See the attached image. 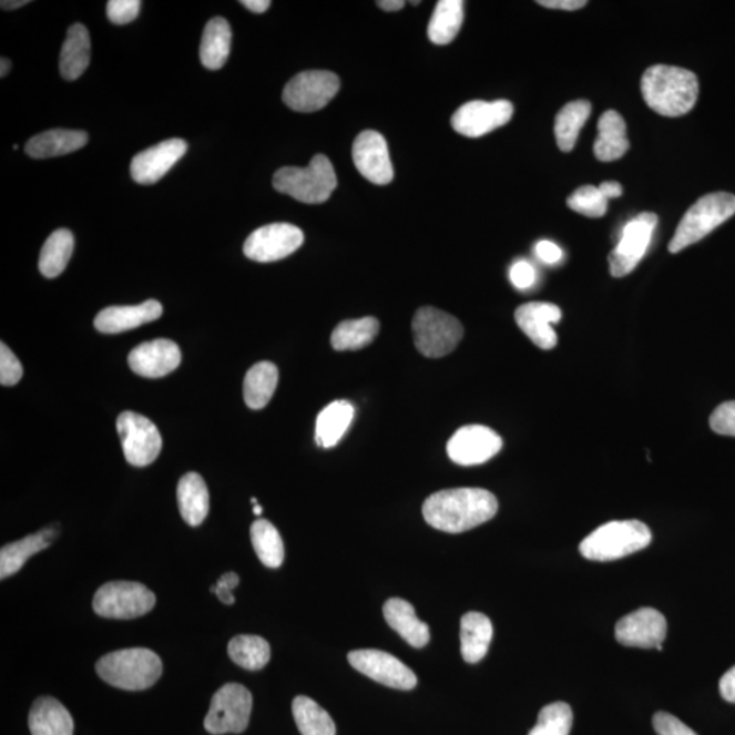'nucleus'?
Segmentation results:
<instances>
[{
	"label": "nucleus",
	"mask_w": 735,
	"mask_h": 735,
	"mask_svg": "<svg viewBox=\"0 0 735 735\" xmlns=\"http://www.w3.org/2000/svg\"><path fill=\"white\" fill-rule=\"evenodd\" d=\"M499 501L493 493L481 488L440 490L423 503V518L433 529L459 534L493 519Z\"/></svg>",
	"instance_id": "nucleus-1"
},
{
	"label": "nucleus",
	"mask_w": 735,
	"mask_h": 735,
	"mask_svg": "<svg viewBox=\"0 0 735 735\" xmlns=\"http://www.w3.org/2000/svg\"><path fill=\"white\" fill-rule=\"evenodd\" d=\"M642 94L651 110L678 118L693 110L698 98L697 76L690 70L656 64L642 78Z\"/></svg>",
	"instance_id": "nucleus-2"
},
{
	"label": "nucleus",
	"mask_w": 735,
	"mask_h": 735,
	"mask_svg": "<svg viewBox=\"0 0 735 735\" xmlns=\"http://www.w3.org/2000/svg\"><path fill=\"white\" fill-rule=\"evenodd\" d=\"M105 683L124 691L151 688L163 674L160 656L147 649H127L106 654L95 665Z\"/></svg>",
	"instance_id": "nucleus-3"
},
{
	"label": "nucleus",
	"mask_w": 735,
	"mask_h": 735,
	"mask_svg": "<svg viewBox=\"0 0 735 735\" xmlns=\"http://www.w3.org/2000/svg\"><path fill=\"white\" fill-rule=\"evenodd\" d=\"M653 540L647 524L641 521H613L601 525L579 547L584 559L614 561L642 551Z\"/></svg>",
	"instance_id": "nucleus-4"
},
{
	"label": "nucleus",
	"mask_w": 735,
	"mask_h": 735,
	"mask_svg": "<svg viewBox=\"0 0 735 735\" xmlns=\"http://www.w3.org/2000/svg\"><path fill=\"white\" fill-rule=\"evenodd\" d=\"M274 188L308 205H319L337 188V175L326 155H315L306 169L285 166L273 177Z\"/></svg>",
	"instance_id": "nucleus-5"
},
{
	"label": "nucleus",
	"mask_w": 735,
	"mask_h": 735,
	"mask_svg": "<svg viewBox=\"0 0 735 735\" xmlns=\"http://www.w3.org/2000/svg\"><path fill=\"white\" fill-rule=\"evenodd\" d=\"M735 214V196L713 193L703 196L685 213L675 231L668 251L677 254L690 245L703 241Z\"/></svg>",
	"instance_id": "nucleus-6"
},
{
	"label": "nucleus",
	"mask_w": 735,
	"mask_h": 735,
	"mask_svg": "<svg viewBox=\"0 0 735 735\" xmlns=\"http://www.w3.org/2000/svg\"><path fill=\"white\" fill-rule=\"evenodd\" d=\"M411 328L417 350L428 358L450 355L463 338L462 323L433 307L418 309Z\"/></svg>",
	"instance_id": "nucleus-7"
},
{
	"label": "nucleus",
	"mask_w": 735,
	"mask_h": 735,
	"mask_svg": "<svg viewBox=\"0 0 735 735\" xmlns=\"http://www.w3.org/2000/svg\"><path fill=\"white\" fill-rule=\"evenodd\" d=\"M155 595L146 585L136 582H111L98 590L93 598L94 612L105 619L131 620L152 611Z\"/></svg>",
	"instance_id": "nucleus-8"
},
{
	"label": "nucleus",
	"mask_w": 735,
	"mask_h": 735,
	"mask_svg": "<svg viewBox=\"0 0 735 735\" xmlns=\"http://www.w3.org/2000/svg\"><path fill=\"white\" fill-rule=\"evenodd\" d=\"M253 695L241 684H226L215 693L205 718V728L214 735L241 734L248 727Z\"/></svg>",
	"instance_id": "nucleus-9"
},
{
	"label": "nucleus",
	"mask_w": 735,
	"mask_h": 735,
	"mask_svg": "<svg viewBox=\"0 0 735 735\" xmlns=\"http://www.w3.org/2000/svg\"><path fill=\"white\" fill-rule=\"evenodd\" d=\"M339 88L338 75L330 71H304L286 83L283 100L293 111L316 112L323 110L336 98Z\"/></svg>",
	"instance_id": "nucleus-10"
},
{
	"label": "nucleus",
	"mask_w": 735,
	"mask_h": 735,
	"mask_svg": "<svg viewBox=\"0 0 735 735\" xmlns=\"http://www.w3.org/2000/svg\"><path fill=\"white\" fill-rule=\"evenodd\" d=\"M656 224L659 217L654 213H642L624 226L619 244L609 255L613 277L623 278L635 270L647 253Z\"/></svg>",
	"instance_id": "nucleus-11"
},
{
	"label": "nucleus",
	"mask_w": 735,
	"mask_h": 735,
	"mask_svg": "<svg viewBox=\"0 0 735 735\" xmlns=\"http://www.w3.org/2000/svg\"><path fill=\"white\" fill-rule=\"evenodd\" d=\"M118 432L121 436L125 459L136 468H145L159 458L163 439L160 430L145 416L124 411L118 418Z\"/></svg>",
	"instance_id": "nucleus-12"
},
{
	"label": "nucleus",
	"mask_w": 735,
	"mask_h": 735,
	"mask_svg": "<svg viewBox=\"0 0 735 735\" xmlns=\"http://www.w3.org/2000/svg\"><path fill=\"white\" fill-rule=\"evenodd\" d=\"M304 243V233L292 224H270L251 233L244 243L248 259L270 263L285 259L296 253Z\"/></svg>",
	"instance_id": "nucleus-13"
},
{
	"label": "nucleus",
	"mask_w": 735,
	"mask_h": 735,
	"mask_svg": "<svg viewBox=\"0 0 735 735\" xmlns=\"http://www.w3.org/2000/svg\"><path fill=\"white\" fill-rule=\"evenodd\" d=\"M356 671L372 678L376 683L399 691L416 688L417 677L397 656L380 650H356L348 655Z\"/></svg>",
	"instance_id": "nucleus-14"
},
{
	"label": "nucleus",
	"mask_w": 735,
	"mask_h": 735,
	"mask_svg": "<svg viewBox=\"0 0 735 735\" xmlns=\"http://www.w3.org/2000/svg\"><path fill=\"white\" fill-rule=\"evenodd\" d=\"M513 106L510 101H470L459 108L451 119L452 129L469 139L492 133L511 121Z\"/></svg>",
	"instance_id": "nucleus-15"
},
{
	"label": "nucleus",
	"mask_w": 735,
	"mask_h": 735,
	"mask_svg": "<svg viewBox=\"0 0 735 735\" xmlns=\"http://www.w3.org/2000/svg\"><path fill=\"white\" fill-rule=\"evenodd\" d=\"M503 448V439L493 429L468 426L457 430L448 440L447 453L453 463L476 466L488 462Z\"/></svg>",
	"instance_id": "nucleus-16"
},
{
	"label": "nucleus",
	"mask_w": 735,
	"mask_h": 735,
	"mask_svg": "<svg viewBox=\"0 0 735 735\" xmlns=\"http://www.w3.org/2000/svg\"><path fill=\"white\" fill-rule=\"evenodd\" d=\"M667 623L665 615L653 608L637 609L615 625V639L626 647L656 649L662 651Z\"/></svg>",
	"instance_id": "nucleus-17"
},
{
	"label": "nucleus",
	"mask_w": 735,
	"mask_h": 735,
	"mask_svg": "<svg viewBox=\"0 0 735 735\" xmlns=\"http://www.w3.org/2000/svg\"><path fill=\"white\" fill-rule=\"evenodd\" d=\"M353 163L370 183L386 185L392 182L394 169L385 136L367 130L353 143Z\"/></svg>",
	"instance_id": "nucleus-18"
},
{
	"label": "nucleus",
	"mask_w": 735,
	"mask_h": 735,
	"mask_svg": "<svg viewBox=\"0 0 735 735\" xmlns=\"http://www.w3.org/2000/svg\"><path fill=\"white\" fill-rule=\"evenodd\" d=\"M182 363V351L170 339H155L141 344L130 353L129 366L143 378H164L177 369Z\"/></svg>",
	"instance_id": "nucleus-19"
},
{
	"label": "nucleus",
	"mask_w": 735,
	"mask_h": 735,
	"mask_svg": "<svg viewBox=\"0 0 735 735\" xmlns=\"http://www.w3.org/2000/svg\"><path fill=\"white\" fill-rule=\"evenodd\" d=\"M187 142L169 140L147 151L136 154L131 163V176L139 184H154L161 181L172 166L187 153Z\"/></svg>",
	"instance_id": "nucleus-20"
},
{
	"label": "nucleus",
	"mask_w": 735,
	"mask_h": 735,
	"mask_svg": "<svg viewBox=\"0 0 735 735\" xmlns=\"http://www.w3.org/2000/svg\"><path fill=\"white\" fill-rule=\"evenodd\" d=\"M561 309L552 303L534 302L523 304L515 313L519 328L543 350H551L558 345V334L553 323L561 320Z\"/></svg>",
	"instance_id": "nucleus-21"
},
{
	"label": "nucleus",
	"mask_w": 735,
	"mask_h": 735,
	"mask_svg": "<svg viewBox=\"0 0 735 735\" xmlns=\"http://www.w3.org/2000/svg\"><path fill=\"white\" fill-rule=\"evenodd\" d=\"M163 315L159 302L147 300L140 306L108 307L95 316L94 326L100 333L119 334L157 320Z\"/></svg>",
	"instance_id": "nucleus-22"
},
{
	"label": "nucleus",
	"mask_w": 735,
	"mask_h": 735,
	"mask_svg": "<svg viewBox=\"0 0 735 735\" xmlns=\"http://www.w3.org/2000/svg\"><path fill=\"white\" fill-rule=\"evenodd\" d=\"M384 614L387 624L398 632L411 647L422 649L429 643V626L417 617L414 605L408 601L391 598L385 603Z\"/></svg>",
	"instance_id": "nucleus-23"
},
{
	"label": "nucleus",
	"mask_w": 735,
	"mask_h": 735,
	"mask_svg": "<svg viewBox=\"0 0 735 735\" xmlns=\"http://www.w3.org/2000/svg\"><path fill=\"white\" fill-rule=\"evenodd\" d=\"M29 728L32 735H73L74 721L61 702L44 696L32 705Z\"/></svg>",
	"instance_id": "nucleus-24"
},
{
	"label": "nucleus",
	"mask_w": 735,
	"mask_h": 735,
	"mask_svg": "<svg viewBox=\"0 0 735 735\" xmlns=\"http://www.w3.org/2000/svg\"><path fill=\"white\" fill-rule=\"evenodd\" d=\"M88 141L89 136L85 131L50 130L29 140L25 153L35 160L59 157V155L81 151Z\"/></svg>",
	"instance_id": "nucleus-25"
},
{
	"label": "nucleus",
	"mask_w": 735,
	"mask_h": 735,
	"mask_svg": "<svg viewBox=\"0 0 735 735\" xmlns=\"http://www.w3.org/2000/svg\"><path fill=\"white\" fill-rule=\"evenodd\" d=\"M630 141L626 139V124L623 116L615 111H606L598 121V139L594 143L595 157L603 163L615 161L629 152Z\"/></svg>",
	"instance_id": "nucleus-26"
},
{
	"label": "nucleus",
	"mask_w": 735,
	"mask_h": 735,
	"mask_svg": "<svg viewBox=\"0 0 735 735\" xmlns=\"http://www.w3.org/2000/svg\"><path fill=\"white\" fill-rule=\"evenodd\" d=\"M493 637V625L486 614L466 613L460 620V653L468 663L486 659Z\"/></svg>",
	"instance_id": "nucleus-27"
},
{
	"label": "nucleus",
	"mask_w": 735,
	"mask_h": 735,
	"mask_svg": "<svg viewBox=\"0 0 735 735\" xmlns=\"http://www.w3.org/2000/svg\"><path fill=\"white\" fill-rule=\"evenodd\" d=\"M91 34L82 23H75L69 29L59 61V69L64 80L75 81L85 73L91 63Z\"/></svg>",
	"instance_id": "nucleus-28"
},
{
	"label": "nucleus",
	"mask_w": 735,
	"mask_h": 735,
	"mask_svg": "<svg viewBox=\"0 0 735 735\" xmlns=\"http://www.w3.org/2000/svg\"><path fill=\"white\" fill-rule=\"evenodd\" d=\"M177 503L185 522L193 528L205 521L211 510V496L198 473L185 474L177 486Z\"/></svg>",
	"instance_id": "nucleus-29"
},
{
	"label": "nucleus",
	"mask_w": 735,
	"mask_h": 735,
	"mask_svg": "<svg viewBox=\"0 0 735 735\" xmlns=\"http://www.w3.org/2000/svg\"><path fill=\"white\" fill-rule=\"evenodd\" d=\"M355 414V406L349 400L340 399L326 406L316 420V443L323 448L336 447L348 432Z\"/></svg>",
	"instance_id": "nucleus-30"
},
{
	"label": "nucleus",
	"mask_w": 735,
	"mask_h": 735,
	"mask_svg": "<svg viewBox=\"0 0 735 735\" xmlns=\"http://www.w3.org/2000/svg\"><path fill=\"white\" fill-rule=\"evenodd\" d=\"M232 44V29L224 18L215 17L207 22L201 41V62L207 70L223 69L228 61Z\"/></svg>",
	"instance_id": "nucleus-31"
},
{
	"label": "nucleus",
	"mask_w": 735,
	"mask_h": 735,
	"mask_svg": "<svg viewBox=\"0 0 735 735\" xmlns=\"http://www.w3.org/2000/svg\"><path fill=\"white\" fill-rule=\"evenodd\" d=\"M55 534V531L52 529H47L40 531L38 534L29 535L21 541L3 547L2 551H0V579L4 581L6 578L14 575L33 554L51 547Z\"/></svg>",
	"instance_id": "nucleus-32"
},
{
	"label": "nucleus",
	"mask_w": 735,
	"mask_h": 735,
	"mask_svg": "<svg viewBox=\"0 0 735 735\" xmlns=\"http://www.w3.org/2000/svg\"><path fill=\"white\" fill-rule=\"evenodd\" d=\"M278 385V369L273 363L255 364L245 375L244 400L249 409L261 410L270 402Z\"/></svg>",
	"instance_id": "nucleus-33"
},
{
	"label": "nucleus",
	"mask_w": 735,
	"mask_h": 735,
	"mask_svg": "<svg viewBox=\"0 0 735 735\" xmlns=\"http://www.w3.org/2000/svg\"><path fill=\"white\" fill-rule=\"evenodd\" d=\"M462 0H440L436 4L428 27L429 40L433 44H450L457 38L465 20Z\"/></svg>",
	"instance_id": "nucleus-34"
},
{
	"label": "nucleus",
	"mask_w": 735,
	"mask_h": 735,
	"mask_svg": "<svg viewBox=\"0 0 735 735\" xmlns=\"http://www.w3.org/2000/svg\"><path fill=\"white\" fill-rule=\"evenodd\" d=\"M74 251V236L69 229L52 233L41 249L39 268L45 278L61 276Z\"/></svg>",
	"instance_id": "nucleus-35"
},
{
	"label": "nucleus",
	"mask_w": 735,
	"mask_h": 735,
	"mask_svg": "<svg viewBox=\"0 0 735 735\" xmlns=\"http://www.w3.org/2000/svg\"><path fill=\"white\" fill-rule=\"evenodd\" d=\"M591 104L589 101H572L563 106L555 116L554 134L561 152H571L578 141L579 133L590 118Z\"/></svg>",
	"instance_id": "nucleus-36"
},
{
	"label": "nucleus",
	"mask_w": 735,
	"mask_h": 735,
	"mask_svg": "<svg viewBox=\"0 0 735 735\" xmlns=\"http://www.w3.org/2000/svg\"><path fill=\"white\" fill-rule=\"evenodd\" d=\"M292 713L302 735H337L330 714L313 698L297 696L292 703Z\"/></svg>",
	"instance_id": "nucleus-37"
},
{
	"label": "nucleus",
	"mask_w": 735,
	"mask_h": 735,
	"mask_svg": "<svg viewBox=\"0 0 735 735\" xmlns=\"http://www.w3.org/2000/svg\"><path fill=\"white\" fill-rule=\"evenodd\" d=\"M379 320L363 318L339 323L333 331L331 345L338 351L360 350L372 344L379 334Z\"/></svg>",
	"instance_id": "nucleus-38"
},
{
	"label": "nucleus",
	"mask_w": 735,
	"mask_h": 735,
	"mask_svg": "<svg viewBox=\"0 0 735 735\" xmlns=\"http://www.w3.org/2000/svg\"><path fill=\"white\" fill-rule=\"evenodd\" d=\"M228 654L236 665L245 671L256 672L270 661V645L265 639L255 635H238L228 645Z\"/></svg>",
	"instance_id": "nucleus-39"
},
{
	"label": "nucleus",
	"mask_w": 735,
	"mask_h": 735,
	"mask_svg": "<svg viewBox=\"0 0 735 735\" xmlns=\"http://www.w3.org/2000/svg\"><path fill=\"white\" fill-rule=\"evenodd\" d=\"M251 541L263 564L279 568L284 563L285 548L276 525L265 519L251 525Z\"/></svg>",
	"instance_id": "nucleus-40"
},
{
	"label": "nucleus",
	"mask_w": 735,
	"mask_h": 735,
	"mask_svg": "<svg viewBox=\"0 0 735 735\" xmlns=\"http://www.w3.org/2000/svg\"><path fill=\"white\" fill-rule=\"evenodd\" d=\"M573 714L570 705L563 702L545 705L538 715L537 725L529 735H570Z\"/></svg>",
	"instance_id": "nucleus-41"
},
{
	"label": "nucleus",
	"mask_w": 735,
	"mask_h": 735,
	"mask_svg": "<svg viewBox=\"0 0 735 735\" xmlns=\"http://www.w3.org/2000/svg\"><path fill=\"white\" fill-rule=\"evenodd\" d=\"M566 203L573 212L591 218L602 217L608 211V200L601 194L600 188L594 187V185H583V187L573 191Z\"/></svg>",
	"instance_id": "nucleus-42"
},
{
	"label": "nucleus",
	"mask_w": 735,
	"mask_h": 735,
	"mask_svg": "<svg viewBox=\"0 0 735 735\" xmlns=\"http://www.w3.org/2000/svg\"><path fill=\"white\" fill-rule=\"evenodd\" d=\"M22 375L23 369L20 360L10 350L9 346L2 343L0 345V384L8 387L16 386L21 380Z\"/></svg>",
	"instance_id": "nucleus-43"
},
{
	"label": "nucleus",
	"mask_w": 735,
	"mask_h": 735,
	"mask_svg": "<svg viewBox=\"0 0 735 735\" xmlns=\"http://www.w3.org/2000/svg\"><path fill=\"white\" fill-rule=\"evenodd\" d=\"M141 4L140 0H111L106 3L108 18L116 25H125L136 20Z\"/></svg>",
	"instance_id": "nucleus-44"
},
{
	"label": "nucleus",
	"mask_w": 735,
	"mask_h": 735,
	"mask_svg": "<svg viewBox=\"0 0 735 735\" xmlns=\"http://www.w3.org/2000/svg\"><path fill=\"white\" fill-rule=\"evenodd\" d=\"M710 426L715 433L735 438V400L718 406L711 415Z\"/></svg>",
	"instance_id": "nucleus-45"
},
{
	"label": "nucleus",
	"mask_w": 735,
	"mask_h": 735,
	"mask_svg": "<svg viewBox=\"0 0 735 735\" xmlns=\"http://www.w3.org/2000/svg\"><path fill=\"white\" fill-rule=\"evenodd\" d=\"M653 725L659 735H697L685 723L675 718L672 714L663 713V711L654 715Z\"/></svg>",
	"instance_id": "nucleus-46"
},
{
	"label": "nucleus",
	"mask_w": 735,
	"mask_h": 735,
	"mask_svg": "<svg viewBox=\"0 0 735 735\" xmlns=\"http://www.w3.org/2000/svg\"><path fill=\"white\" fill-rule=\"evenodd\" d=\"M510 279L517 289H529L535 284V268L528 261H518L511 267Z\"/></svg>",
	"instance_id": "nucleus-47"
},
{
	"label": "nucleus",
	"mask_w": 735,
	"mask_h": 735,
	"mask_svg": "<svg viewBox=\"0 0 735 735\" xmlns=\"http://www.w3.org/2000/svg\"><path fill=\"white\" fill-rule=\"evenodd\" d=\"M241 582L237 573L228 572L224 573L223 576L218 579V582L215 583L212 588V593L218 596V600L225 605H233L235 603V596H233L232 591L235 590Z\"/></svg>",
	"instance_id": "nucleus-48"
},
{
	"label": "nucleus",
	"mask_w": 735,
	"mask_h": 735,
	"mask_svg": "<svg viewBox=\"0 0 735 735\" xmlns=\"http://www.w3.org/2000/svg\"><path fill=\"white\" fill-rule=\"evenodd\" d=\"M535 254L547 265H555V263L563 259V251L559 245L548 241L537 243Z\"/></svg>",
	"instance_id": "nucleus-49"
},
{
	"label": "nucleus",
	"mask_w": 735,
	"mask_h": 735,
	"mask_svg": "<svg viewBox=\"0 0 735 735\" xmlns=\"http://www.w3.org/2000/svg\"><path fill=\"white\" fill-rule=\"evenodd\" d=\"M719 691L723 698L728 703L735 704V666L723 674L719 683Z\"/></svg>",
	"instance_id": "nucleus-50"
},
{
	"label": "nucleus",
	"mask_w": 735,
	"mask_h": 735,
	"mask_svg": "<svg viewBox=\"0 0 735 735\" xmlns=\"http://www.w3.org/2000/svg\"><path fill=\"white\" fill-rule=\"evenodd\" d=\"M538 4L548 9L573 11L584 8L588 2L585 0H541Z\"/></svg>",
	"instance_id": "nucleus-51"
},
{
	"label": "nucleus",
	"mask_w": 735,
	"mask_h": 735,
	"mask_svg": "<svg viewBox=\"0 0 735 735\" xmlns=\"http://www.w3.org/2000/svg\"><path fill=\"white\" fill-rule=\"evenodd\" d=\"M598 188H600L601 194L608 201L619 198V196L623 195V187L617 182H603Z\"/></svg>",
	"instance_id": "nucleus-52"
},
{
	"label": "nucleus",
	"mask_w": 735,
	"mask_h": 735,
	"mask_svg": "<svg viewBox=\"0 0 735 735\" xmlns=\"http://www.w3.org/2000/svg\"><path fill=\"white\" fill-rule=\"evenodd\" d=\"M241 3L255 14L265 13L272 6L270 0H243Z\"/></svg>",
	"instance_id": "nucleus-53"
},
{
	"label": "nucleus",
	"mask_w": 735,
	"mask_h": 735,
	"mask_svg": "<svg viewBox=\"0 0 735 735\" xmlns=\"http://www.w3.org/2000/svg\"><path fill=\"white\" fill-rule=\"evenodd\" d=\"M405 4L404 0H380V2H378L379 8L385 11L402 10Z\"/></svg>",
	"instance_id": "nucleus-54"
},
{
	"label": "nucleus",
	"mask_w": 735,
	"mask_h": 735,
	"mask_svg": "<svg viewBox=\"0 0 735 735\" xmlns=\"http://www.w3.org/2000/svg\"><path fill=\"white\" fill-rule=\"evenodd\" d=\"M28 3H31V2H29V0H17V2H16V0H3V2L0 3V6H2L3 10H17V9L22 8V6H25Z\"/></svg>",
	"instance_id": "nucleus-55"
},
{
	"label": "nucleus",
	"mask_w": 735,
	"mask_h": 735,
	"mask_svg": "<svg viewBox=\"0 0 735 735\" xmlns=\"http://www.w3.org/2000/svg\"><path fill=\"white\" fill-rule=\"evenodd\" d=\"M11 70V62L9 59L2 58V61H0V76L4 78L6 75L9 74V71Z\"/></svg>",
	"instance_id": "nucleus-56"
},
{
	"label": "nucleus",
	"mask_w": 735,
	"mask_h": 735,
	"mask_svg": "<svg viewBox=\"0 0 735 735\" xmlns=\"http://www.w3.org/2000/svg\"><path fill=\"white\" fill-rule=\"evenodd\" d=\"M262 511L263 510H262V507L259 504L254 506V513H255L256 517H261Z\"/></svg>",
	"instance_id": "nucleus-57"
},
{
	"label": "nucleus",
	"mask_w": 735,
	"mask_h": 735,
	"mask_svg": "<svg viewBox=\"0 0 735 735\" xmlns=\"http://www.w3.org/2000/svg\"><path fill=\"white\" fill-rule=\"evenodd\" d=\"M251 503H253L254 506H256V504H258V500H256L255 498H253V499H251Z\"/></svg>",
	"instance_id": "nucleus-58"
}]
</instances>
